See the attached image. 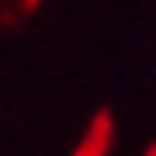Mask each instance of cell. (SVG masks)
I'll return each instance as SVG.
<instances>
[{
	"mask_svg": "<svg viewBox=\"0 0 156 156\" xmlns=\"http://www.w3.org/2000/svg\"><path fill=\"white\" fill-rule=\"evenodd\" d=\"M112 145H115V115H112L108 108H101V112L89 119L86 134L78 138V145H74L71 156H108Z\"/></svg>",
	"mask_w": 156,
	"mask_h": 156,
	"instance_id": "cell-1",
	"label": "cell"
},
{
	"mask_svg": "<svg viewBox=\"0 0 156 156\" xmlns=\"http://www.w3.org/2000/svg\"><path fill=\"white\" fill-rule=\"evenodd\" d=\"M145 156H156V145H152V141L145 145Z\"/></svg>",
	"mask_w": 156,
	"mask_h": 156,
	"instance_id": "cell-2",
	"label": "cell"
}]
</instances>
